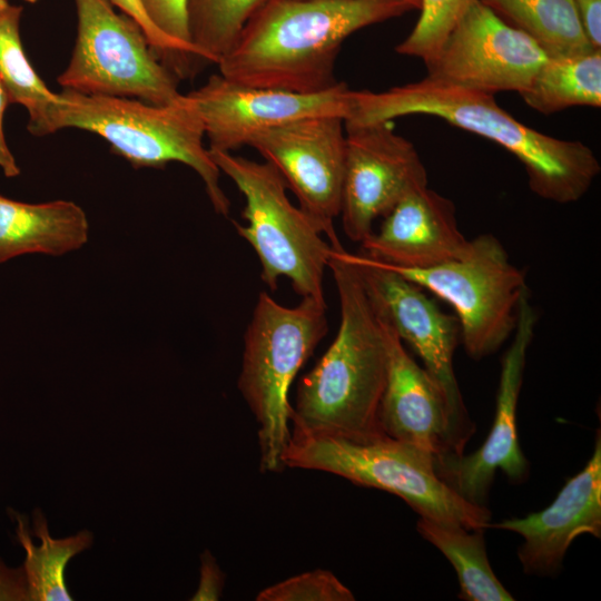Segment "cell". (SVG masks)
<instances>
[{
	"instance_id": "12",
	"label": "cell",
	"mask_w": 601,
	"mask_h": 601,
	"mask_svg": "<svg viewBox=\"0 0 601 601\" xmlns=\"http://www.w3.org/2000/svg\"><path fill=\"white\" fill-rule=\"evenodd\" d=\"M248 146L278 171L329 245H341L334 219L339 216L342 205L344 119L302 118L255 135Z\"/></svg>"
},
{
	"instance_id": "20",
	"label": "cell",
	"mask_w": 601,
	"mask_h": 601,
	"mask_svg": "<svg viewBox=\"0 0 601 601\" xmlns=\"http://www.w3.org/2000/svg\"><path fill=\"white\" fill-rule=\"evenodd\" d=\"M520 96L529 107L544 115L573 106L599 108L601 49L549 57Z\"/></svg>"
},
{
	"instance_id": "28",
	"label": "cell",
	"mask_w": 601,
	"mask_h": 601,
	"mask_svg": "<svg viewBox=\"0 0 601 601\" xmlns=\"http://www.w3.org/2000/svg\"><path fill=\"white\" fill-rule=\"evenodd\" d=\"M108 1L141 28L157 58L176 77H186L190 73V61L196 56L188 48L159 31L146 16L139 0Z\"/></svg>"
},
{
	"instance_id": "26",
	"label": "cell",
	"mask_w": 601,
	"mask_h": 601,
	"mask_svg": "<svg viewBox=\"0 0 601 601\" xmlns=\"http://www.w3.org/2000/svg\"><path fill=\"white\" fill-rule=\"evenodd\" d=\"M474 1L421 0L420 17L411 33L396 46V52L420 58L424 63L430 61Z\"/></svg>"
},
{
	"instance_id": "4",
	"label": "cell",
	"mask_w": 601,
	"mask_h": 601,
	"mask_svg": "<svg viewBox=\"0 0 601 601\" xmlns=\"http://www.w3.org/2000/svg\"><path fill=\"white\" fill-rule=\"evenodd\" d=\"M68 128L102 137L135 168H162L170 161L187 165L201 178L215 211L229 214L230 201L220 186V170L204 146V122L188 93L155 105L63 89L48 115L43 136Z\"/></svg>"
},
{
	"instance_id": "24",
	"label": "cell",
	"mask_w": 601,
	"mask_h": 601,
	"mask_svg": "<svg viewBox=\"0 0 601 601\" xmlns=\"http://www.w3.org/2000/svg\"><path fill=\"white\" fill-rule=\"evenodd\" d=\"M508 24L530 36L549 57L592 50L573 0H480Z\"/></svg>"
},
{
	"instance_id": "35",
	"label": "cell",
	"mask_w": 601,
	"mask_h": 601,
	"mask_svg": "<svg viewBox=\"0 0 601 601\" xmlns=\"http://www.w3.org/2000/svg\"><path fill=\"white\" fill-rule=\"evenodd\" d=\"M24 1L30 2V3H33V2H36L37 0H24Z\"/></svg>"
},
{
	"instance_id": "6",
	"label": "cell",
	"mask_w": 601,
	"mask_h": 601,
	"mask_svg": "<svg viewBox=\"0 0 601 601\" xmlns=\"http://www.w3.org/2000/svg\"><path fill=\"white\" fill-rule=\"evenodd\" d=\"M282 461L284 467L327 472L395 494L422 518L469 530L491 523L486 506L464 500L439 477L431 454L386 435L352 441L292 430Z\"/></svg>"
},
{
	"instance_id": "23",
	"label": "cell",
	"mask_w": 601,
	"mask_h": 601,
	"mask_svg": "<svg viewBox=\"0 0 601 601\" xmlns=\"http://www.w3.org/2000/svg\"><path fill=\"white\" fill-rule=\"evenodd\" d=\"M16 520L18 541L26 551L22 568L30 600L71 601L65 571L75 555L91 546L93 534L88 530H81L68 538L53 539L43 513L37 509L33 514V533L40 540V544L37 545L30 536L28 522L19 514H16Z\"/></svg>"
},
{
	"instance_id": "7",
	"label": "cell",
	"mask_w": 601,
	"mask_h": 601,
	"mask_svg": "<svg viewBox=\"0 0 601 601\" xmlns=\"http://www.w3.org/2000/svg\"><path fill=\"white\" fill-rule=\"evenodd\" d=\"M216 166L245 198L237 234L255 250L262 280L277 289L285 277L302 298L325 302L323 278L332 247L314 220L289 200L286 185L268 162H257L229 151L210 150Z\"/></svg>"
},
{
	"instance_id": "31",
	"label": "cell",
	"mask_w": 601,
	"mask_h": 601,
	"mask_svg": "<svg viewBox=\"0 0 601 601\" xmlns=\"http://www.w3.org/2000/svg\"><path fill=\"white\" fill-rule=\"evenodd\" d=\"M585 37L592 48L601 49V0H573Z\"/></svg>"
},
{
	"instance_id": "10",
	"label": "cell",
	"mask_w": 601,
	"mask_h": 601,
	"mask_svg": "<svg viewBox=\"0 0 601 601\" xmlns=\"http://www.w3.org/2000/svg\"><path fill=\"white\" fill-rule=\"evenodd\" d=\"M345 256L355 266L375 313L420 356L447 402L460 453L475 426L470 420L454 372L461 342L456 317L444 313L425 289L365 254Z\"/></svg>"
},
{
	"instance_id": "25",
	"label": "cell",
	"mask_w": 601,
	"mask_h": 601,
	"mask_svg": "<svg viewBox=\"0 0 601 601\" xmlns=\"http://www.w3.org/2000/svg\"><path fill=\"white\" fill-rule=\"evenodd\" d=\"M266 0H187L189 39L201 60L218 63Z\"/></svg>"
},
{
	"instance_id": "15",
	"label": "cell",
	"mask_w": 601,
	"mask_h": 601,
	"mask_svg": "<svg viewBox=\"0 0 601 601\" xmlns=\"http://www.w3.org/2000/svg\"><path fill=\"white\" fill-rule=\"evenodd\" d=\"M536 322L528 292L519 305L513 339L502 357L495 415L487 437L470 455H447L434 461L439 477L473 504L486 506L497 470L515 483L523 482L529 474V462L519 443L516 408Z\"/></svg>"
},
{
	"instance_id": "22",
	"label": "cell",
	"mask_w": 601,
	"mask_h": 601,
	"mask_svg": "<svg viewBox=\"0 0 601 601\" xmlns=\"http://www.w3.org/2000/svg\"><path fill=\"white\" fill-rule=\"evenodd\" d=\"M22 11L21 6L0 0V81L9 104L26 108L28 131L42 137L48 115L59 101V93L46 86L26 56L20 37Z\"/></svg>"
},
{
	"instance_id": "34",
	"label": "cell",
	"mask_w": 601,
	"mask_h": 601,
	"mask_svg": "<svg viewBox=\"0 0 601 601\" xmlns=\"http://www.w3.org/2000/svg\"><path fill=\"white\" fill-rule=\"evenodd\" d=\"M404 1L408 2L414 9L420 8L421 0H404Z\"/></svg>"
},
{
	"instance_id": "14",
	"label": "cell",
	"mask_w": 601,
	"mask_h": 601,
	"mask_svg": "<svg viewBox=\"0 0 601 601\" xmlns=\"http://www.w3.org/2000/svg\"><path fill=\"white\" fill-rule=\"evenodd\" d=\"M352 90L344 82L317 92L300 93L253 87L213 75L188 92L201 116L210 150L234 151L257 134L302 118L351 114Z\"/></svg>"
},
{
	"instance_id": "33",
	"label": "cell",
	"mask_w": 601,
	"mask_h": 601,
	"mask_svg": "<svg viewBox=\"0 0 601 601\" xmlns=\"http://www.w3.org/2000/svg\"><path fill=\"white\" fill-rule=\"evenodd\" d=\"M9 105V99L6 93V90L0 81V169L3 175L8 178L17 177L20 174V169L14 159V156L9 149V146L6 140L4 129H3V119L6 109Z\"/></svg>"
},
{
	"instance_id": "32",
	"label": "cell",
	"mask_w": 601,
	"mask_h": 601,
	"mask_svg": "<svg viewBox=\"0 0 601 601\" xmlns=\"http://www.w3.org/2000/svg\"><path fill=\"white\" fill-rule=\"evenodd\" d=\"M0 600H30L23 568L10 569L0 560Z\"/></svg>"
},
{
	"instance_id": "30",
	"label": "cell",
	"mask_w": 601,
	"mask_h": 601,
	"mask_svg": "<svg viewBox=\"0 0 601 601\" xmlns=\"http://www.w3.org/2000/svg\"><path fill=\"white\" fill-rule=\"evenodd\" d=\"M200 578L197 591L190 600L216 601L221 598L225 574L209 551L200 554Z\"/></svg>"
},
{
	"instance_id": "9",
	"label": "cell",
	"mask_w": 601,
	"mask_h": 601,
	"mask_svg": "<svg viewBox=\"0 0 601 601\" xmlns=\"http://www.w3.org/2000/svg\"><path fill=\"white\" fill-rule=\"evenodd\" d=\"M77 36L62 89L136 98L155 105L176 100V76L157 58L141 28L108 0H75Z\"/></svg>"
},
{
	"instance_id": "17",
	"label": "cell",
	"mask_w": 601,
	"mask_h": 601,
	"mask_svg": "<svg viewBox=\"0 0 601 601\" xmlns=\"http://www.w3.org/2000/svg\"><path fill=\"white\" fill-rule=\"evenodd\" d=\"M377 317L388 347L387 381L380 406L383 433L427 452L434 461L462 455L442 388L408 354L388 323Z\"/></svg>"
},
{
	"instance_id": "16",
	"label": "cell",
	"mask_w": 601,
	"mask_h": 601,
	"mask_svg": "<svg viewBox=\"0 0 601 601\" xmlns=\"http://www.w3.org/2000/svg\"><path fill=\"white\" fill-rule=\"evenodd\" d=\"M523 538L518 558L528 574L550 577L562 568L573 540L582 534L601 536V437L585 466L569 479L554 501L525 518L489 525Z\"/></svg>"
},
{
	"instance_id": "13",
	"label": "cell",
	"mask_w": 601,
	"mask_h": 601,
	"mask_svg": "<svg viewBox=\"0 0 601 601\" xmlns=\"http://www.w3.org/2000/svg\"><path fill=\"white\" fill-rule=\"evenodd\" d=\"M346 149L339 216L346 236L362 243L373 224L405 195L428 186L414 145L394 131L393 121L344 122Z\"/></svg>"
},
{
	"instance_id": "1",
	"label": "cell",
	"mask_w": 601,
	"mask_h": 601,
	"mask_svg": "<svg viewBox=\"0 0 601 601\" xmlns=\"http://www.w3.org/2000/svg\"><path fill=\"white\" fill-rule=\"evenodd\" d=\"M415 10L404 0H266L218 61L226 79L311 93L337 81L334 66L354 32Z\"/></svg>"
},
{
	"instance_id": "11",
	"label": "cell",
	"mask_w": 601,
	"mask_h": 601,
	"mask_svg": "<svg viewBox=\"0 0 601 601\" xmlns=\"http://www.w3.org/2000/svg\"><path fill=\"white\" fill-rule=\"evenodd\" d=\"M548 58L530 36L475 0L425 66L427 77L442 82L491 95H520Z\"/></svg>"
},
{
	"instance_id": "8",
	"label": "cell",
	"mask_w": 601,
	"mask_h": 601,
	"mask_svg": "<svg viewBox=\"0 0 601 601\" xmlns=\"http://www.w3.org/2000/svg\"><path fill=\"white\" fill-rule=\"evenodd\" d=\"M383 265L454 308L461 343L471 358L492 355L513 334L520 302L528 293L525 274L492 234L470 239L461 257L435 266Z\"/></svg>"
},
{
	"instance_id": "19",
	"label": "cell",
	"mask_w": 601,
	"mask_h": 601,
	"mask_svg": "<svg viewBox=\"0 0 601 601\" xmlns=\"http://www.w3.org/2000/svg\"><path fill=\"white\" fill-rule=\"evenodd\" d=\"M89 238L85 210L71 200L30 204L0 195V265L19 256H62Z\"/></svg>"
},
{
	"instance_id": "5",
	"label": "cell",
	"mask_w": 601,
	"mask_h": 601,
	"mask_svg": "<svg viewBox=\"0 0 601 601\" xmlns=\"http://www.w3.org/2000/svg\"><path fill=\"white\" fill-rule=\"evenodd\" d=\"M327 305L312 298L287 307L258 295L244 335L237 386L258 423L259 470L284 469L290 430L288 392L298 371L328 332Z\"/></svg>"
},
{
	"instance_id": "3",
	"label": "cell",
	"mask_w": 601,
	"mask_h": 601,
	"mask_svg": "<svg viewBox=\"0 0 601 601\" xmlns=\"http://www.w3.org/2000/svg\"><path fill=\"white\" fill-rule=\"evenodd\" d=\"M332 247V246H331ZM339 299V326L329 347L297 386L293 431L370 441L384 436L380 406L388 372L383 326L342 245L327 266Z\"/></svg>"
},
{
	"instance_id": "27",
	"label": "cell",
	"mask_w": 601,
	"mask_h": 601,
	"mask_svg": "<svg viewBox=\"0 0 601 601\" xmlns=\"http://www.w3.org/2000/svg\"><path fill=\"white\" fill-rule=\"evenodd\" d=\"M257 601H353L352 591L331 571L317 569L263 589Z\"/></svg>"
},
{
	"instance_id": "2",
	"label": "cell",
	"mask_w": 601,
	"mask_h": 601,
	"mask_svg": "<svg viewBox=\"0 0 601 601\" xmlns=\"http://www.w3.org/2000/svg\"><path fill=\"white\" fill-rule=\"evenodd\" d=\"M408 115L439 117L452 126L490 139L523 165L531 190L539 197L570 204L580 200L601 170L590 147L530 128L495 101L494 95L430 77L386 91L351 92V115L344 122L393 121Z\"/></svg>"
},
{
	"instance_id": "29",
	"label": "cell",
	"mask_w": 601,
	"mask_h": 601,
	"mask_svg": "<svg viewBox=\"0 0 601 601\" xmlns=\"http://www.w3.org/2000/svg\"><path fill=\"white\" fill-rule=\"evenodd\" d=\"M186 1L139 0L146 16L159 31L188 48L201 60L189 39Z\"/></svg>"
},
{
	"instance_id": "18",
	"label": "cell",
	"mask_w": 601,
	"mask_h": 601,
	"mask_svg": "<svg viewBox=\"0 0 601 601\" xmlns=\"http://www.w3.org/2000/svg\"><path fill=\"white\" fill-rule=\"evenodd\" d=\"M469 244L454 203L424 186L405 195L361 246L363 254L385 265L425 268L461 257Z\"/></svg>"
},
{
	"instance_id": "21",
	"label": "cell",
	"mask_w": 601,
	"mask_h": 601,
	"mask_svg": "<svg viewBox=\"0 0 601 601\" xmlns=\"http://www.w3.org/2000/svg\"><path fill=\"white\" fill-rule=\"evenodd\" d=\"M416 530L453 565L460 583L461 599L467 601L514 600L492 570L485 549L484 529L469 530L460 524L420 516Z\"/></svg>"
}]
</instances>
